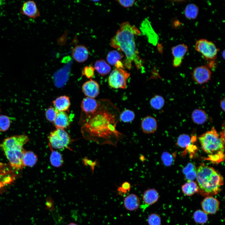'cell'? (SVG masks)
I'll return each mask as SVG.
<instances>
[{
	"label": "cell",
	"instance_id": "1",
	"mask_svg": "<svg viewBox=\"0 0 225 225\" xmlns=\"http://www.w3.org/2000/svg\"><path fill=\"white\" fill-rule=\"evenodd\" d=\"M118 121L108 107L99 106L90 115L81 127V132L86 140L100 145L109 144L117 147L123 135L116 129Z\"/></svg>",
	"mask_w": 225,
	"mask_h": 225
},
{
	"label": "cell",
	"instance_id": "2",
	"mask_svg": "<svg viewBox=\"0 0 225 225\" xmlns=\"http://www.w3.org/2000/svg\"><path fill=\"white\" fill-rule=\"evenodd\" d=\"M141 34L140 31L135 26L128 22L121 24L120 28L111 41V46L120 52H123L125 58L123 63L129 69L132 68V63L134 62L138 70L143 68L142 59L136 50L134 35Z\"/></svg>",
	"mask_w": 225,
	"mask_h": 225
},
{
	"label": "cell",
	"instance_id": "3",
	"mask_svg": "<svg viewBox=\"0 0 225 225\" xmlns=\"http://www.w3.org/2000/svg\"><path fill=\"white\" fill-rule=\"evenodd\" d=\"M196 179L198 185V192L203 196L218 194L224 184L221 175L213 168L203 164L198 167Z\"/></svg>",
	"mask_w": 225,
	"mask_h": 225
},
{
	"label": "cell",
	"instance_id": "4",
	"mask_svg": "<svg viewBox=\"0 0 225 225\" xmlns=\"http://www.w3.org/2000/svg\"><path fill=\"white\" fill-rule=\"evenodd\" d=\"M224 130L219 136L215 129H211L201 135L198 138L202 150L208 156L224 155Z\"/></svg>",
	"mask_w": 225,
	"mask_h": 225
},
{
	"label": "cell",
	"instance_id": "5",
	"mask_svg": "<svg viewBox=\"0 0 225 225\" xmlns=\"http://www.w3.org/2000/svg\"><path fill=\"white\" fill-rule=\"evenodd\" d=\"M48 140L49 147L59 150L68 148L71 141L70 136L64 129L59 128L51 132Z\"/></svg>",
	"mask_w": 225,
	"mask_h": 225
},
{
	"label": "cell",
	"instance_id": "6",
	"mask_svg": "<svg viewBox=\"0 0 225 225\" xmlns=\"http://www.w3.org/2000/svg\"><path fill=\"white\" fill-rule=\"evenodd\" d=\"M196 50L207 60H214L217 58L219 49L213 42L204 39L197 40L195 44Z\"/></svg>",
	"mask_w": 225,
	"mask_h": 225
},
{
	"label": "cell",
	"instance_id": "7",
	"mask_svg": "<svg viewBox=\"0 0 225 225\" xmlns=\"http://www.w3.org/2000/svg\"><path fill=\"white\" fill-rule=\"evenodd\" d=\"M130 73L123 69L116 68L111 72L108 78L109 85L114 88L125 89L127 80Z\"/></svg>",
	"mask_w": 225,
	"mask_h": 225
},
{
	"label": "cell",
	"instance_id": "8",
	"mask_svg": "<svg viewBox=\"0 0 225 225\" xmlns=\"http://www.w3.org/2000/svg\"><path fill=\"white\" fill-rule=\"evenodd\" d=\"M29 141L28 137L25 134L15 135L5 139L0 144V148L2 150H22Z\"/></svg>",
	"mask_w": 225,
	"mask_h": 225
},
{
	"label": "cell",
	"instance_id": "9",
	"mask_svg": "<svg viewBox=\"0 0 225 225\" xmlns=\"http://www.w3.org/2000/svg\"><path fill=\"white\" fill-rule=\"evenodd\" d=\"M25 150L3 149V151L10 164V166L16 169H22L24 166L22 159Z\"/></svg>",
	"mask_w": 225,
	"mask_h": 225
},
{
	"label": "cell",
	"instance_id": "10",
	"mask_svg": "<svg viewBox=\"0 0 225 225\" xmlns=\"http://www.w3.org/2000/svg\"><path fill=\"white\" fill-rule=\"evenodd\" d=\"M212 72L209 68L206 66L198 67L193 70L192 76L195 82L202 84L208 82L211 78Z\"/></svg>",
	"mask_w": 225,
	"mask_h": 225
},
{
	"label": "cell",
	"instance_id": "11",
	"mask_svg": "<svg viewBox=\"0 0 225 225\" xmlns=\"http://www.w3.org/2000/svg\"><path fill=\"white\" fill-rule=\"evenodd\" d=\"M188 50V46L184 44H179L172 48V53L173 57L172 65L174 67L180 66Z\"/></svg>",
	"mask_w": 225,
	"mask_h": 225
},
{
	"label": "cell",
	"instance_id": "12",
	"mask_svg": "<svg viewBox=\"0 0 225 225\" xmlns=\"http://www.w3.org/2000/svg\"><path fill=\"white\" fill-rule=\"evenodd\" d=\"M219 201L212 196L206 197L201 202L202 208L205 213L214 214L217 212L219 207Z\"/></svg>",
	"mask_w": 225,
	"mask_h": 225
},
{
	"label": "cell",
	"instance_id": "13",
	"mask_svg": "<svg viewBox=\"0 0 225 225\" xmlns=\"http://www.w3.org/2000/svg\"><path fill=\"white\" fill-rule=\"evenodd\" d=\"M20 13L33 19H35L40 15L36 3L32 0L25 1L23 3L20 9Z\"/></svg>",
	"mask_w": 225,
	"mask_h": 225
},
{
	"label": "cell",
	"instance_id": "14",
	"mask_svg": "<svg viewBox=\"0 0 225 225\" xmlns=\"http://www.w3.org/2000/svg\"><path fill=\"white\" fill-rule=\"evenodd\" d=\"M82 90L87 97L94 98L99 93V85L96 81L90 79L83 84Z\"/></svg>",
	"mask_w": 225,
	"mask_h": 225
},
{
	"label": "cell",
	"instance_id": "15",
	"mask_svg": "<svg viewBox=\"0 0 225 225\" xmlns=\"http://www.w3.org/2000/svg\"><path fill=\"white\" fill-rule=\"evenodd\" d=\"M99 106L98 102L94 98L87 97L82 100L81 107L84 112L90 115L95 112Z\"/></svg>",
	"mask_w": 225,
	"mask_h": 225
},
{
	"label": "cell",
	"instance_id": "16",
	"mask_svg": "<svg viewBox=\"0 0 225 225\" xmlns=\"http://www.w3.org/2000/svg\"><path fill=\"white\" fill-rule=\"evenodd\" d=\"M89 52L87 48L82 45H77L73 49L72 55L73 59L78 62L86 61L89 57Z\"/></svg>",
	"mask_w": 225,
	"mask_h": 225
},
{
	"label": "cell",
	"instance_id": "17",
	"mask_svg": "<svg viewBox=\"0 0 225 225\" xmlns=\"http://www.w3.org/2000/svg\"><path fill=\"white\" fill-rule=\"evenodd\" d=\"M141 127L142 131L145 133H153L156 131L158 128L157 121L153 117L147 116L142 119Z\"/></svg>",
	"mask_w": 225,
	"mask_h": 225
},
{
	"label": "cell",
	"instance_id": "18",
	"mask_svg": "<svg viewBox=\"0 0 225 225\" xmlns=\"http://www.w3.org/2000/svg\"><path fill=\"white\" fill-rule=\"evenodd\" d=\"M140 200L139 197L133 193L127 196L123 200V204L125 208L129 211H134L140 207Z\"/></svg>",
	"mask_w": 225,
	"mask_h": 225
},
{
	"label": "cell",
	"instance_id": "19",
	"mask_svg": "<svg viewBox=\"0 0 225 225\" xmlns=\"http://www.w3.org/2000/svg\"><path fill=\"white\" fill-rule=\"evenodd\" d=\"M54 108L57 112H65L68 110L71 105L68 97L63 95L59 96L53 101Z\"/></svg>",
	"mask_w": 225,
	"mask_h": 225
},
{
	"label": "cell",
	"instance_id": "20",
	"mask_svg": "<svg viewBox=\"0 0 225 225\" xmlns=\"http://www.w3.org/2000/svg\"><path fill=\"white\" fill-rule=\"evenodd\" d=\"M70 120L68 115L65 112H58L53 122L56 128L64 129L70 124Z\"/></svg>",
	"mask_w": 225,
	"mask_h": 225
},
{
	"label": "cell",
	"instance_id": "21",
	"mask_svg": "<svg viewBox=\"0 0 225 225\" xmlns=\"http://www.w3.org/2000/svg\"><path fill=\"white\" fill-rule=\"evenodd\" d=\"M123 56L116 50L109 52L107 56V60L110 65L114 66L117 68L123 69V64L121 61Z\"/></svg>",
	"mask_w": 225,
	"mask_h": 225
},
{
	"label": "cell",
	"instance_id": "22",
	"mask_svg": "<svg viewBox=\"0 0 225 225\" xmlns=\"http://www.w3.org/2000/svg\"><path fill=\"white\" fill-rule=\"evenodd\" d=\"M159 195L158 191L154 188H150L146 190L143 194V201L147 206L152 205L158 200Z\"/></svg>",
	"mask_w": 225,
	"mask_h": 225
},
{
	"label": "cell",
	"instance_id": "23",
	"mask_svg": "<svg viewBox=\"0 0 225 225\" xmlns=\"http://www.w3.org/2000/svg\"><path fill=\"white\" fill-rule=\"evenodd\" d=\"M191 118L194 123L197 124L202 125L207 121L208 117L204 110L201 109L197 108L192 111Z\"/></svg>",
	"mask_w": 225,
	"mask_h": 225
},
{
	"label": "cell",
	"instance_id": "24",
	"mask_svg": "<svg viewBox=\"0 0 225 225\" xmlns=\"http://www.w3.org/2000/svg\"><path fill=\"white\" fill-rule=\"evenodd\" d=\"M38 161L37 155L31 151L25 150L22 159L23 166L32 167Z\"/></svg>",
	"mask_w": 225,
	"mask_h": 225
},
{
	"label": "cell",
	"instance_id": "25",
	"mask_svg": "<svg viewBox=\"0 0 225 225\" xmlns=\"http://www.w3.org/2000/svg\"><path fill=\"white\" fill-rule=\"evenodd\" d=\"M94 68L102 76L107 75L111 70L110 66L102 59L98 60L95 62Z\"/></svg>",
	"mask_w": 225,
	"mask_h": 225
},
{
	"label": "cell",
	"instance_id": "26",
	"mask_svg": "<svg viewBox=\"0 0 225 225\" xmlns=\"http://www.w3.org/2000/svg\"><path fill=\"white\" fill-rule=\"evenodd\" d=\"M183 194L187 196H191L198 192V188L196 183L193 181H188L182 186Z\"/></svg>",
	"mask_w": 225,
	"mask_h": 225
},
{
	"label": "cell",
	"instance_id": "27",
	"mask_svg": "<svg viewBox=\"0 0 225 225\" xmlns=\"http://www.w3.org/2000/svg\"><path fill=\"white\" fill-rule=\"evenodd\" d=\"M187 181H193L196 178L197 169L195 165L192 162L188 163L182 169Z\"/></svg>",
	"mask_w": 225,
	"mask_h": 225
},
{
	"label": "cell",
	"instance_id": "28",
	"mask_svg": "<svg viewBox=\"0 0 225 225\" xmlns=\"http://www.w3.org/2000/svg\"><path fill=\"white\" fill-rule=\"evenodd\" d=\"M49 147L51 150L50 158L51 164L56 168L60 167L63 163V159L62 155L58 151L54 150L51 147Z\"/></svg>",
	"mask_w": 225,
	"mask_h": 225
},
{
	"label": "cell",
	"instance_id": "29",
	"mask_svg": "<svg viewBox=\"0 0 225 225\" xmlns=\"http://www.w3.org/2000/svg\"><path fill=\"white\" fill-rule=\"evenodd\" d=\"M199 8L194 3H190L186 7L184 13L185 17L188 19H194L198 16Z\"/></svg>",
	"mask_w": 225,
	"mask_h": 225
},
{
	"label": "cell",
	"instance_id": "30",
	"mask_svg": "<svg viewBox=\"0 0 225 225\" xmlns=\"http://www.w3.org/2000/svg\"><path fill=\"white\" fill-rule=\"evenodd\" d=\"M151 106L157 110L161 109L164 106L165 101L164 98L161 95H157L151 98L150 101Z\"/></svg>",
	"mask_w": 225,
	"mask_h": 225
},
{
	"label": "cell",
	"instance_id": "31",
	"mask_svg": "<svg viewBox=\"0 0 225 225\" xmlns=\"http://www.w3.org/2000/svg\"><path fill=\"white\" fill-rule=\"evenodd\" d=\"M193 218L196 223L199 224L205 223L208 220L207 213L200 210L195 211L193 214Z\"/></svg>",
	"mask_w": 225,
	"mask_h": 225
},
{
	"label": "cell",
	"instance_id": "32",
	"mask_svg": "<svg viewBox=\"0 0 225 225\" xmlns=\"http://www.w3.org/2000/svg\"><path fill=\"white\" fill-rule=\"evenodd\" d=\"M192 140L190 137L186 134L180 135L178 138L177 144L179 147L187 149L191 145Z\"/></svg>",
	"mask_w": 225,
	"mask_h": 225
},
{
	"label": "cell",
	"instance_id": "33",
	"mask_svg": "<svg viewBox=\"0 0 225 225\" xmlns=\"http://www.w3.org/2000/svg\"><path fill=\"white\" fill-rule=\"evenodd\" d=\"M135 114L132 110L125 109L120 114V118L121 121L124 122H129L132 121L135 118Z\"/></svg>",
	"mask_w": 225,
	"mask_h": 225
},
{
	"label": "cell",
	"instance_id": "34",
	"mask_svg": "<svg viewBox=\"0 0 225 225\" xmlns=\"http://www.w3.org/2000/svg\"><path fill=\"white\" fill-rule=\"evenodd\" d=\"M11 121L9 118L6 116L0 114V131L4 132L9 128Z\"/></svg>",
	"mask_w": 225,
	"mask_h": 225
},
{
	"label": "cell",
	"instance_id": "35",
	"mask_svg": "<svg viewBox=\"0 0 225 225\" xmlns=\"http://www.w3.org/2000/svg\"><path fill=\"white\" fill-rule=\"evenodd\" d=\"M148 225H161V218L157 213H151L148 217Z\"/></svg>",
	"mask_w": 225,
	"mask_h": 225
},
{
	"label": "cell",
	"instance_id": "36",
	"mask_svg": "<svg viewBox=\"0 0 225 225\" xmlns=\"http://www.w3.org/2000/svg\"><path fill=\"white\" fill-rule=\"evenodd\" d=\"M161 158L164 164L167 166L171 165L174 162L173 156L167 152H163Z\"/></svg>",
	"mask_w": 225,
	"mask_h": 225
},
{
	"label": "cell",
	"instance_id": "37",
	"mask_svg": "<svg viewBox=\"0 0 225 225\" xmlns=\"http://www.w3.org/2000/svg\"><path fill=\"white\" fill-rule=\"evenodd\" d=\"M58 112L54 108L52 107H49L45 112V116L47 119L50 122H53Z\"/></svg>",
	"mask_w": 225,
	"mask_h": 225
},
{
	"label": "cell",
	"instance_id": "38",
	"mask_svg": "<svg viewBox=\"0 0 225 225\" xmlns=\"http://www.w3.org/2000/svg\"><path fill=\"white\" fill-rule=\"evenodd\" d=\"M94 68L92 65L86 66L82 70V75L88 78H90L94 75Z\"/></svg>",
	"mask_w": 225,
	"mask_h": 225
},
{
	"label": "cell",
	"instance_id": "39",
	"mask_svg": "<svg viewBox=\"0 0 225 225\" xmlns=\"http://www.w3.org/2000/svg\"><path fill=\"white\" fill-rule=\"evenodd\" d=\"M130 189L131 185L130 183L127 182H125L122 183L121 186L118 188V191L120 193L125 194L128 192L129 191Z\"/></svg>",
	"mask_w": 225,
	"mask_h": 225
},
{
	"label": "cell",
	"instance_id": "40",
	"mask_svg": "<svg viewBox=\"0 0 225 225\" xmlns=\"http://www.w3.org/2000/svg\"><path fill=\"white\" fill-rule=\"evenodd\" d=\"M117 2L122 7L125 8H129L132 6L135 2V0H118Z\"/></svg>",
	"mask_w": 225,
	"mask_h": 225
},
{
	"label": "cell",
	"instance_id": "41",
	"mask_svg": "<svg viewBox=\"0 0 225 225\" xmlns=\"http://www.w3.org/2000/svg\"><path fill=\"white\" fill-rule=\"evenodd\" d=\"M225 98H223L222 99L220 100V105L221 108L222 110L224 112H225Z\"/></svg>",
	"mask_w": 225,
	"mask_h": 225
},
{
	"label": "cell",
	"instance_id": "42",
	"mask_svg": "<svg viewBox=\"0 0 225 225\" xmlns=\"http://www.w3.org/2000/svg\"><path fill=\"white\" fill-rule=\"evenodd\" d=\"M67 225H78L74 223H70L68 224Z\"/></svg>",
	"mask_w": 225,
	"mask_h": 225
},
{
	"label": "cell",
	"instance_id": "43",
	"mask_svg": "<svg viewBox=\"0 0 225 225\" xmlns=\"http://www.w3.org/2000/svg\"><path fill=\"white\" fill-rule=\"evenodd\" d=\"M225 51L224 50L222 53V57L224 58H225Z\"/></svg>",
	"mask_w": 225,
	"mask_h": 225
},
{
	"label": "cell",
	"instance_id": "44",
	"mask_svg": "<svg viewBox=\"0 0 225 225\" xmlns=\"http://www.w3.org/2000/svg\"><path fill=\"white\" fill-rule=\"evenodd\" d=\"M1 164H0V167H1ZM3 171V170H0V174H1V172H2V171Z\"/></svg>",
	"mask_w": 225,
	"mask_h": 225
},
{
	"label": "cell",
	"instance_id": "45",
	"mask_svg": "<svg viewBox=\"0 0 225 225\" xmlns=\"http://www.w3.org/2000/svg\"><path fill=\"white\" fill-rule=\"evenodd\" d=\"M0 111H1V109H0Z\"/></svg>",
	"mask_w": 225,
	"mask_h": 225
}]
</instances>
